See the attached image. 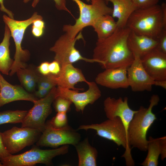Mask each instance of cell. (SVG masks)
I'll return each instance as SVG.
<instances>
[{
    "mask_svg": "<svg viewBox=\"0 0 166 166\" xmlns=\"http://www.w3.org/2000/svg\"><path fill=\"white\" fill-rule=\"evenodd\" d=\"M134 59L127 69V75L129 85L132 91H150L155 81L145 70L142 64L140 57L134 55Z\"/></svg>",
    "mask_w": 166,
    "mask_h": 166,
    "instance_id": "13",
    "label": "cell"
},
{
    "mask_svg": "<svg viewBox=\"0 0 166 166\" xmlns=\"http://www.w3.org/2000/svg\"><path fill=\"white\" fill-rule=\"evenodd\" d=\"M57 85L62 88L73 90H81L75 88V85L78 82L88 81L85 79L81 70L74 67L71 64H67L61 66L59 73L55 75Z\"/></svg>",
    "mask_w": 166,
    "mask_h": 166,
    "instance_id": "18",
    "label": "cell"
},
{
    "mask_svg": "<svg viewBox=\"0 0 166 166\" xmlns=\"http://www.w3.org/2000/svg\"><path fill=\"white\" fill-rule=\"evenodd\" d=\"M38 89L44 88L51 89L57 85L55 75L50 73L44 75L41 74L38 83Z\"/></svg>",
    "mask_w": 166,
    "mask_h": 166,
    "instance_id": "28",
    "label": "cell"
},
{
    "mask_svg": "<svg viewBox=\"0 0 166 166\" xmlns=\"http://www.w3.org/2000/svg\"><path fill=\"white\" fill-rule=\"evenodd\" d=\"M32 33L34 37L38 38L42 36L44 33L45 24L42 19L34 21L32 24Z\"/></svg>",
    "mask_w": 166,
    "mask_h": 166,
    "instance_id": "30",
    "label": "cell"
},
{
    "mask_svg": "<svg viewBox=\"0 0 166 166\" xmlns=\"http://www.w3.org/2000/svg\"><path fill=\"white\" fill-rule=\"evenodd\" d=\"M42 133L37 129L14 127L2 132V136L6 148L13 155L37 142Z\"/></svg>",
    "mask_w": 166,
    "mask_h": 166,
    "instance_id": "9",
    "label": "cell"
},
{
    "mask_svg": "<svg viewBox=\"0 0 166 166\" xmlns=\"http://www.w3.org/2000/svg\"><path fill=\"white\" fill-rule=\"evenodd\" d=\"M96 33L97 40L105 39L114 32L117 26L112 15H103L97 19L92 26Z\"/></svg>",
    "mask_w": 166,
    "mask_h": 166,
    "instance_id": "23",
    "label": "cell"
},
{
    "mask_svg": "<svg viewBox=\"0 0 166 166\" xmlns=\"http://www.w3.org/2000/svg\"><path fill=\"white\" fill-rule=\"evenodd\" d=\"M105 0L108 3L110 2L113 5L112 16L117 19V27H125L130 16L137 9L132 1L131 0Z\"/></svg>",
    "mask_w": 166,
    "mask_h": 166,
    "instance_id": "20",
    "label": "cell"
},
{
    "mask_svg": "<svg viewBox=\"0 0 166 166\" xmlns=\"http://www.w3.org/2000/svg\"><path fill=\"white\" fill-rule=\"evenodd\" d=\"M31 0H23V2L25 3H26L29 2Z\"/></svg>",
    "mask_w": 166,
    "mask_h": 166,
    "instance_id": "41",
    "label": "cell"
},
{
    "mask_svg": "<svg viewBox=\"0 0 166 166\" xmlns=\"http://www.w3.org/2000/svg\"><path fill=\"white\" fill-rule=\"evenodd\" d=\"M56 87H53L45 97L38 99L29 110L22 123V127L37 129L42 132L45 126V120L51 113V105L56 97Z\"/></svg>",
    "mask_w": 166,
    "mask_h": 166,
    "instance_id": "10",
    "label": "cell"
},
{
    "mask_svg": "<svg viewBox=\"0 0 166 166\" xmlns=\"http://www.w3.org/2000/svg\"><path fill=\"white\" fill-rule=\"evenodd\" d=\"M10 32L5 24L4 37L0 43V73L6 75L9 74L14 60L10 57L9 46Z\"/></svg>",
    "mask_w": 166,
    "mask_h": 166,
    "instance_id": "22",
    "label": "cell"
},
{
    "mask_svg": "<svg viewBox=\"0 0 166 166\" xmlns=\"http://www.w3.org/2000/svg\"><path fill=\"white\" fill-rule=\"evenodd\" d=\"M157 39L158 44L156 48L166 54V30H164Z\"/></svg>",
    "mask_w": 166,
    "mask_h": 166,
    "instance_id": "33",
    "label": "cell"
},
{
    "mask_svg": "<svg viewBox=\"0 0 166 166\" xmlns=\"http://www.w3.org/2000/svg\"><path fill=\"white\" fill-rule=\"evenodd\" d=\"M53 102L54 108L57 113H67L69 110L70 105L72 103L69 99L61 96L57 97Z\"/></svg>",
    "mask_w": 166,
    "mask_h": 166,
    "instance_id": "29",
    "label": "cell"
},
{
    "mask_svg": "<svg viewBox=\"0 0 166 166\" xmlns=\"http://www.w3.org/2000/svg\"><path fill=\"white\" fill-rule=\"evenodd\" d=\"M126 67L105 69L98 73L95 82L99 85L109 88L126 89L129 87Z\"/></svg>",
    "mask_w": 166,
    "mask_h": 166,
    "instance_id": "16",
    "label": "cell"
},
{
    "mask_svg": "<svg viewBox=\"0 0 166 166\" xmlns=\"http://www.w3.org/2000/svg\"><path fill=\"white\" fill-rule=\"evenodd\" d=\"M140 58L143 67L152 79L166 80V54L156 48Z\"/></svg>",
    "mask_w": 166,
    "mask_h": 166,
    "instance_id": "15",
    "label": "cell"
},
{
    "mask_svg": "<svg viewBox=\"0 0 166 166\" xmlns=\"http://www.w3.org/2000/svg\"><path fill=\"white\" fill-rule=\"evenodd\" d=\"M55 3V6L56 8L60 10H64L71 14L70 11L68 10L66 6V0H53ZM39 0H33L32 4V6L35 7L38 3Z\"/></svg>",
    "mask_w": 166,
    "mask_h": 166,
    "instance_id": "32",
    "label": "cell"
},
{
    "mask_svg": "<svg viewBox=\"0 0 166 166\" xmlns=\"http://www.w3.org/2000/svg\"><path fill=\"white\" fill-rule=\"evenodd\" d=\"M138 9L149 7L158 4L160 0H131Z\"/></svg>",
    "mask_w": 166,
    "mask_h": 166,
    "instance_id": "31",
    "label": "cell"
},
{
    "mask_svg": "<svg viewBox=\"0 0 166 166\" xmlns=\"http://www.w3.org/2000/svg\"><path fill=\"white\" fill-rule=\"evenodd\" d=\"M157 39L137 34L131 30L127 40L128 48L134 55L140 58L156 48Z\"/></svg>",
    "mask_w": 166,
    "mask_h": 166,
    "instance_id": "19",
    "label": "cell"
},
{
    "mask_svg": "<svg viewBox=\"0 0 166 166\" xmlns=\"http://www.w3.org/2000/svg\"><path fill=\"white\" fill-rule=\"evenodd\" d=\"M147 156L140 164L143 166H157L158 158L162 150V137L154 138L149 137L148 140Z\"/></svg>",
    "mask_w": 166,
    "mask_h": 166,
    "instance_id": "25",
    "label": "cell"
},
{
    "mask_svg": "<svg viewBox=\"0 0 166 166\" xmlns=\"http://www.w3.org/2000/svg\"><path fill=\"white\" fill-rule=\"evenodd\" d=\"M69 145L52 149H42L36 147L23 153L10 155L0 159L3 166H33L37 164H52L54 157L64 155L69 151Z\"/></svg>",
    "mask_w": 166,
    "mask_h": 166,
    "instance_id": "7",
    "label": "cell"
},
{
    "mask_svg": "<svg viewBox=\"0 0 166 166\" xmlns=\"http://www.w3.org/2000/svg\"><path fill=\"white\" fill-rule=\"evenodd\" d=\"M87 84L89 86L88 89L82 93H79V90L57 86L56 87V96L62 97L69 99L73 103L77 111L83 113L87 105L93 104L101 95V92L95 82L89 81Z\"/></svg>",
    "mask_w": 166,
    "mask_h": 166,
    "instance_id": "12",
    "label": "cell"
},
{
    "mask_svg": "<svg viewBox=\"0 0 166 166\" xmlns=\"http://www.w3.org/2000/svg\"><path fill=\"white\" fill-rule=\"evenodd\" d=\"M81 139L80 134L69 125L60 128L45 126L36 144L38 146L54 148L65 145L74 146L80 141Z\"/></svg>",
    "mask_w": 166,
    "mask_h": 166,
    "instance_id": "11",
    "label": "cell"
},
{
    "mask_svg": "<svg viewBox=\"0 0 166 166\" xmlns=\"http://www.w3.org/2000/svg\"><path fill=\"white\" fill-rule=\"evenodd\" d=\"M0 166H3L2 164L0 162Z\"/></svg>",
    "mask_w": 166,
    "mask_h": 166,
    "instance_id": "43",
    "label": "cell"
},
{
    "mask_svg": "<svg viewBox=\"0 0 166 166\" xmlns=\"http://www.w3.org/2000/svg\"><path fill=\"white\" fill-rule=\"evenodd\" d=\"M0 89H1V82H0Z\"/></svg>",
    "mask_w": 166,
    "mask_h": 166,
    "instance_id": "44",
    "label": "cell"
},
{
    "mask_svg": "<svg viewBox=\"0 0 166 166\" xmlns=\"http://www.w3.org/2000/svg\"><path fill=\"white\" fill-rule=\"evenodd\" d=\"M49 69L50 73L57 75L60 71L61 66L58 62L54 60L49 63Z\"/></svg>",
    "mask_w": 166,
    "mask_h": 166,
    "instance_id": "34",
    "label": "cell"
},
{
    "mask_svg": "<svg viewBox=\"0 0 166 166\" xmlns=\"http://www.w3.org/2000/svg\"><path fill=\"white\" fill-rule=\"evenodd\" d=\"M128 98L125 97L116 99L108 97L104 101V110L108 119L119 117L122 122L127 132L128 125L137 110L132 109L128 103Z\"/></svg>",
    "mask_w": 166,
    "mask_h": 166,
    "instance_id": "14",
    "label": "cell"
},
{
    "mask_svg": "<svg viewBox=\"0 0 166 166\" xmlns=\"http://www.w3.org/2000/svg\"><path fill=\"white\" fill-rule=\"evenodd\" d=\"M126 26L136 33L155 38L166 30V4L138 9L129 18Z\"/></svg>",
    "mask_w": 166,
    "mask_h": 166,
    "instance_id": "2",
    "label": "cell"
},
{
    "mask_svg": "<svg viewBox=\"0 0 166 166\" xmlns=\"http://www.w3.org/2000/svg\"><path fill=\"white\" fill-rule=\"evenodd\" d=\"M0 79V107L14 101H26L34 103L38 99L21 86L13 85L8 82L1 73Z\"/></svg>",
    "mask_w": 166,
    "mask_h": 166,
    "instance_id": "17",
    "label": "cell"
},
{
    "mask_svg": "<svg viewBox=\"0 0 166 166\" xmlns=\"http://www.w3.org/2000/svg\"><path fill=\"white\" fill-rule=\"evenodd\" d=\"M162 150L160 154L161 158L163 160L166 157V137L165 136L162 137Z\"/></svg>",
    "mask_w": 166,
    "mask_h": 166,
    "instance_id": "39",
    "label": "cell"
},
{
    "mask_svg": "<svg viewBox=\"0 0 166 166\" xmlns=\"http://www.w3.org/2000/svg\"><path fill=\"white\" fill-rule=\"evenodd\" d=\"M0 10L1 11L4 12L8 15V16L11 18H14V14L10 10L6 9L4 6L3 4V0H0Z\"/></svg>",
    "mask_w": 166,
    "mask_h": 166,
    "instance_id": "38",
    "label": "cell"
},
{
    "mask_svg": "<svg viewBox=\"0 0 166 166\" xmlns=\"http://www.w3.org/2000/svg\"><path fill=\"white\" fill-rule=\"evenodd\" d=\"M28 112V111L18 110L0 111V125L22 123Z\"/></svg>",
    "mask_w": 166,
    "mask_h": 166,
    "instance_id": "26",
    "label": "cell"
},
{
    "mask_svg": "<svg viewBox=\"0 0 166 166\" xmlns=\"http://www.w3.org/2000/svg\"><path fill=\"white\" fill-rule=\"evenodd\" d=\"M74 146L78 159V166H96L98 152L89 143L88 138L79 141Z\"/></svg>",
    "mask_w": 166,
    "mask_h": 166,
    "instance_id": "21",
    "label": "cell"
},
{
    "mask_svg": "<svg viewBox=\"0 0 166 166\" xmlns=\"http://www.w3.org/2000/svg\"><path fill=\"white\" fill-rule=\"evenodd\" d=\"M66 113L58 112L51 119L45 122V126L54 128H60L68 125V120Z\"/></svg>",
    "mask_w": 166,
    "mask_h": 166,
    "instance_id": "27",
    "label": "cell"
},
{
    "mask_svg": "<svg viewBox=\"0 0 166 166\" xmlns=\"http://www.w3.org/2000/svg\"><path fill=\"white\" fill-rule=\"evenodd\" d=\"M51 89L44 88L38 89V90L35 92L34 95L37 98H39V99L43 98L49 93Z\"/></svg>",
    "mask_w": 166,
    "mask_h": 166,
    "instance_id": "37",
    "label": "cell"
},
{
    "mask_svg": "<svg viewBox=\"0 0 166 166\" xmlns=\"http://www.w3.org/2000/svg\"><path fill=\"white\" fill-rule=\"evenodd\" d=\"M10 154L6 148L3 142L2 132L0 131V159L7 157Z\"/></svg>",
    "mask_w": 166,
    "mask_h": 166,
    "instance_id": "36",
    "label": "cell"
},
{
    "mask_svg": "<svg viewBox=\"0 0 166 166\" xmlns=\"http://www.w3.org/2000/svg\"><path fill=\"white\" fill-rule=\"evenodd\" d=\"M159 101V96L153 94L149 100L148 107L145 108L141 106L134 114L127 131V142L130 148L132 146L142 151H147L148 141L146 138L147 133L157 119L152 109Z\"/></svg>",
    "mask_w": 166,
    "mask_h": 166,
    "instance_id": "3",
    "label": "cell"
},
{
    "mask_svg": "<svg viewBox=\"0 0 166 166\" xmlns=\"http://www.w3.org/2000/svg\"><path fill=\"white\" fill-rule=\"evenodd\" d=\"M131 31L126 26L117 27L109 37L97 40L93 50V58L97 61L105 69L129 67L134 59L133 54L127 44Z\"/></svg>",
    "mask_w": 166,
    "mask_h": 166,
    "instance_id": "1",
    "label": "cell"
},
{
    "mask_svg": "<svg viewBox=\"0 0 166 166\" xmlns=\"http://www.w3.org/2000/svg\"><path fill=\"white\" fill-rule=\"evenodd\" d=\"M87 2H89L91 1V0H85Z\"/></svg>",
    "mask_w": 166,
    "mask_h": 166,
    "instance_id": "42",
    "label": "cell"
},
{
    "mask_svg": "<svg viewBox=\"0 0 166 166\" xmlns=\"http://www.w3.org/2000/svg\"><path fill=\"white\" fill-rule=\"evenodd\" d=\"M81 31L73 39L69 38L66 34L61 35L49 49L55 54L54 60L61 66L67 64H73L80 60L89 63L97 62V61L83 57L75 47L77 40L83 39Z\"/></svg>",
    "mask_w": 166,
    "mask_h": 166,
    "instance_id": "8",
    "label": "cell"
},
{
    "mask_svg": "<svg viewBox=\"0 0 166 166\" xmlns=\"http://www.w3.org/2000/svg\"><path fill=\"white\" fill-rule=\"evenodd\" d=\"M2 17L4 22L10 29L15 47L14 62L9 73L10 75L12 76L19 69L26 68L27 66L26 62L30 58V53L29 50L23 49L22 47L25 31L34 21L43 19V18L37 12L34 13L29 18L22 21L14 20L5 14Z\"/></svg>",
    "mask_w": 166,
    "mask_h": 166,
    "instance_id": "6",
    "label": "cell"
},
{
    "mask_svg": "<svg viewBox=\"0 0 166 166\" xmlns=\"http://www.w3.org/2000/svg\"><path fill=\"white\" fill-rule=\"evenodd\" d=\"M154 85L160 87L164 89H166V80L162 81H155Z\"/></svg>",
    "mask_w": 166,
    "mask_h": 166,
    "instance_id": "40",
    "label": "cell"
},
{
    "mask_svg": "<svg viewBox=\"0 0 166 166\" xmlns=\"http://www.w3.org/2000/svg\"><path fill=\"white\" fill-rule=\"evenodd\" d=\"M49 62L45 61L42 63L38 67L37 70L38 72L42 75H45L50 73L49 69Z\"/></svg>",
    "mask_w": 166,
    "mask_h": 166,
    "instance_id": "35",
    "label": "cell"
},
{
    "mask_svg": "<svg viewBox=\"0 0 166 166\" xmlns=\"http://www.w3.org/2000/svg\"><path fill=\"white\" fill-rule=\"evenodd\" d=\"M16 73L21 83L27 91L32 92L34 90L41 74L37 69L27 66L19 69Z\"/></svg>",
    "mask_w": 166,
    "mask_h": 166,
    "instance_id": "24",
    "label": "cell"
},
{
    "mask_svg": "<svg viewBox=\"0 0 166 166\" xmlns=\"http://www.w3.org/2000/svg\"><path fill=\"white\" fill-rule=\"evenodd\" d=\"M78 129L86 131L94 130L98 136L113 141L118 146H122L125 149L122 156L125 159L126 165H134V163L131 154V149L128 143L127 132L119 117L108 119L100 123L81 125Z\"/></svg>",
    "mask_w": 166,
    "mask_h": 166,
    "instance_id": "5",
    "label": "cell"
},
{
    "mask_svg": "<svg viewBox=\"0 0 166 166\" xmlns=\"http://www.w3.org/2000/svg\"><path fill=\"white\" fill-rule=\"evenodd\" d=\"M77 5L79 16L73 25H65L64 32L72 39L76 37L84 28L92 26L100 17L106 14L112 15L113 9L108 6L105 0H91L90 4H86L80 0H72Z\"/></svg>",
    "mask_w": 166,
    "mask_h": 166,
    "instance_id": "4",
    "label": "cell"
}]
</instances>
